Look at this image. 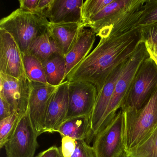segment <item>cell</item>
<instances>
[{"instance_id": "obj_1", "label": "cell", "mask_w": 157, "mask_h": 157, "mask_svg": "<svg viewBox=\"0 0 157 157\" xmlns=\"http://www.w3.org/2000/svg\"><path fill=\"white\" fill-rule=\"evenodd\" d=\"M141 43L139 28L124 33L100 38L96 48L70 71L67 80L90 82L99 92L111 73L129 59Z\"/></svg>"}, {"instance_id": "obj_2", "label": "cell", "mask_w": 157, "mask_h": 157, "mask_svg": "<svg viewBox=\"0 0 157 157\" xmlns=\"http://www.w3.org/2000/svg\"><path fill=\"white\" fill-rule=\"evenodd\" d=\"M146 0H113L91 18L90 29L100 38L136 28Z\"/></svg>"}, {"instance_id": "obj_3", "label": "cell", "mask_w": 157, "mask_h": 157, "mask_svg": "<svg viewBox=\"0 0 157 157\" xmlns=\"http://www.w3.org/2000/svg\"><path fill=\"white\" fill-rule=\"evenodd\" d=\"M50 24L44 14L20 8L1 20L0 29L10 34L25 54L33 41L46 32Z\"/></svg>"}, {"instance_id": "obj_4", "label": "cell", "mask_w": 157, "mask_h": 157, "mask_svg": "<svg viewBox=\"0 0 157 157\" xmlns=\"http://www.w3.org/2000/svg\"><path fill=\"white\" fill-rule=\"evenodd\" d=\"M124 113L125 151L140 144L157 127V88L141 108Z\"/></svg>"}, {"instance_id": "obj_5", "label": "cell", "mask_w": 157, "mask_h": 157, "mask_svg": "<svg viewBox=\"0 0 157 157\" xmlns=\"http://www.w3.org/2000/svg\"><path fill=\"white\" fill-rule=\"evenodd\" d=\"M125 136V113L121 108L94 138L95 157H119L124 151Z\"/></svg>"}, {"instance_id": "obj_6", "label": "cell", "mask_w": 157, "mask_h": 157, "mask_svg": "<svg viewBox=\"0 0 157 157\" xmlns=\"http://www.w3.org/2000/svg\"><path fill=\"white\" fill-rule=\"evenodd\" d=\"M157 88V63L150 56L140 67L121 109L124 112L141 108Z\"/></svg>"}, {"instance_id": "obj_7", "label": "cell", "mask_w": 157, "mask_h": 157, "mask_svg": "<svg viewBox=\"0 0 157 157\" xmlns=\"http://www.w3.org/2000/svg\"><path fill=\"white\" fill-rule=\"evenodd\" d=\"M149 56V54L146 46L141 42L135 53L126 62L124 70L117 82L111 101L102 121L101 128L121 109L140 67Z\"/></svg>"}, {"instance_id": "obj_8", "label": "cell", "mask_w": 157, "mask_h": 157, "mask_svg": "<svg viewBox=\"0 0 157 157\" xmlns=\"http://www.w3.org/2000/svg\"><path fill=\"white\" fill-rule=\"evenodd\" d=\"M38 136L27 110L20 117L13 134L4 146L7 157H34Z\"/></svg>"}, {"instance_id": "obj_9", "label": "cell", "mask_w": 157, "mask_h": 157, "mask_svg": "<svg viewBox=\"0 0 157 157\" xmlns=\"http://www.w3.org/2000/svg\"><path fill=\"white\" fill-rule=\"evenodd\" d=\"M31 91V80L26 74L17 79L0 72V96L20 116L27 112Z\"/></svg>"}, {"instance_id": "obj_10", "label": "cell", "mask_w": 157, "mask_h": 157, "mask_svg": "<svg viewBox=\"0 0 157 157\" xmlns=\"http://www.w3.org/2000/svg\"><path fill=\"white\" fill-rule=\"evenodd\" d=\"M58 86L31 81L28 111L32 125L38 136L45 133V121L48 105Z\"/></svg>"}, {"instance_id": "obj_11", "label": "cell", "mask_w": 157, "mask_h": 157, "mask_svg": "<svg viewBox=\"0 0 157 157\" xmlns=\"http://www.w3.org/2000/svg\"><path fill=\"white\" fill-rule=\"evenodd\" d=\"M69 108L66 119L78 117H91L97 96L96 87L88 82H69Z\"/></svg>"}, {"instance_id": "obj_12", "label": "cell", "mask_w": 157, "mask_h": 157, "mask_svg": "<svg viewBox=\"0 0 157 157\" xmlns=\"http://www.w3.org/2000/svg\"><path fill=\"white\" fill-rule=\"evenodd\" d=\"M0 72L19 78L25 73L23 54L8 32L0 29Z\"/></svg>"}, {"instance_id": "obj_13", "label": "cell", "mask_w": 157, "mask_h": 157, "mask_svg": "<svg viewBox=\"0 0 157 157\" xmlns=\"http://www.w3.org/2000/svg\"><path fill=\"white\" fill-rule=\"evenodd\" d=\"M125 62L117 67L108 77L101 90L97 93V98L90 117V136L88 141L94 138L101 128L102 121L107 111L118 78L122 74Z\"/></svg>"}, {"instance_id": "obj_14", "label": "cell", "mask_w": 157, "mask_h": 157, "mask_svg": "<svg viewBox=\"0 0 157 157\" xmlns=\"http://www.w3.org/2000/svg\"><path fill=\"white\" fill-rule=\"evenodd\" d=\"M68 84L66 80L60 84L50 100L46 118L45 133H54L66 119L69 108Z\"/></svg>"}, {"instance_id": "obj_15", "label": "cell", "mask_w": 157, "mask_h": 157, "mask_svg": "<svg viewBox=\"0 0 157 157\" xmlns=\"http://www.w3.org/2000/svg\"><path fill=\"white\" fill-rule=\"evenodd\" d=\"M82 0H53L45 15L52 24L82 23Z\"/></svg>"}, {"instance_id": "obj_16", "label": "cell", "mask_w": 157, "mask_h": 157, "mask_svg": "<svg viewBox=\"0 0 157 157\" xmlns=\"http://www.w3.org/2000/svg\"><path fill=\"white\" fill-rule=\"evenodd\" d=\"M48 29L65 56L71 50L84 27L82 23L50 24Z\"/></svg>"}, {"instance_id": "obj_17", "label": "cell", "mask_w": 157, "mask_h": 157, "mask_svg": "<svg viewBox=\"0 0 157 157\" xmlns=\"http://www.w3.org/2000/svg\"><path fill=\"white\" fill-rule=\"evenodd\" d=\"M91 29H83L71 50L65 56L66 77L70 71L90 54L96 39Z\"/></svg>"}, {"instance_id": "obj_18", "label": "cell", "mask_w": 157, "mask_h": 157, "mask_svg": "<svg viewBox=\"0 0 157 157\" xmlns=\"http://www.w3.org/2000/svg\"><path fill=\"white\" fill-rule=\"evenodd\" d=\"M62 137L68 136L76 140H88L90 136V117H78L65 120L56 129Z\"/></svg>"}, {"instance_id": "obj_19", "label": "cell", "mask_w": 157, "mask_h": 157, "mask_svg": "<svg viewBox=\"0 0 157 157\" xmlns=\"http://www.w3.org/2000/svg\"><path fill=\"white\" fill-rule=\"evenodd\" d=\"M28 53L35 56L42 63L55 54H62L48 28L33 41Z\"/></svg>"}, {"instance_id": "obj_20", "label": "cell", "mask_w": 157, "mask_h": 157, "mask_svg": "<svg viewBox=\"0 0 157 157\" xmlns=\"http://www.w3.org/2000/svg\"><path fill=\"white\" fill-rule=\"evenodd\" d=\"M48 84L58 86L66 79V64L65 56L55 54L43 62Z\"/></svg>"}, {"instance_id": "obj_21", "label": "cell", "mask_w": 157, "mask_h": 157, "mask_svg": "<svg viewBox=\"0 0 157 157\" xmlns=\"http://www.w3.org/2000/svg\"><path fill=\"white\" fill-rule=\"evenodd\" d=\"M124 151L128 157H157V127L140 144Z\"/></svg>"}, {"instance_id": "obj_22", "label": "cell", "mask_w": 157, "mask_h": 157, "mask_svg": "<svg viewBox=\"0 0 157 157\" xmlns=\"http://www.w3.org/2000/svg\"><path fill=\"white\" fill-rule=\"evenodd\" d=\"M25 73L32 81L48 84L43 63L29 53L23 54Z\"/></svg>"}, {"instance_id": "obj_23", "label": "cell", "mask_w": 157, "mask_h": 157, "mask_svg": "<svg viewBox=\"0 0 157 157\" xmlns=\"http://www.w3.org/2000/svg\"><path fill=\"white\" fill-rule=\"evenodd\" d=\"M113 1V0L85 1L81 9L82 24L83 27L92 18Z\"/></svg>"}, {"instance_id": "obj_24", "label": "cell", "mask_w": 157, "mask_h": 157, "mask_svg": "<svg viewBox=\"0 0 157 157\" xmlns=\"http://www.w3.org/2000/svg\"><path fill=\"white\" fill-rule=\"evenodd\" d=\"M20 116L17 112L0 120V147L2 148L13 134Z\"/></svg>"}, {"instance_id": "obj_25", "label": "cell", "mask_w": 157, "mask_h": 157, "mask_svg": "<svg viewBox=\"0 0 157 157\" xmlns=\"http://www.w3.org/2000/svg\"><path fill=\"white\" fill-rule=\"evenodd\" d=\"M139 28L141 33V42L149 54L157 56V22Z\"/></svg>"}, {"instance_id": "obj_26", "label": "cell", "mask_w": 157, "mask_h": 157, "mask_svg": "<svg viewBox=\"0 0 157 157\" xmlns=\"http://www.w3.org/2000/svg\"><path fill=\"white\" fill-rule=\"evenodd\" d=\"M157 22V0H146L137 28Z\"/></svg>"}, {"instance_id": "obj_27", "label": "cell", "mask_w": 157, "mask_h": 157, "mask_svg": "<svg viewBox=\"0 0 157 157\" xmlns=\"http://www.w3.org/2000/svg\"><path fill=\"white\" fill-rule=\"evenodd\" d=\"M77 140L68 136L62 137L59 148L62 157H71L76 150Z\"/></svg>"}, {"instance_id": "obj_28", "label": "cell", "mask_w": 157, "mask_h": 157, "mask_svg": "<svg viewBox=\"0 0 157 157\" xmlns=\"http://www.w3.org/2000/svg\"><path fill=\"white\" fill-rule=\"evenodd\" d=\"M71 157H95L92 147L85 140H77V147Z\"/></svg>"}, {"instance_id": "obj_29", "label": "cell", "mask_w": 157, "mask_h": 157, "mask_svg": "<svg viewBox=\"0 0 157 157\" xmlns=\"http://www.w3.org/2000/svg\"><path fill=\"white\" fill-rule=\"evenodd\" d=\"M14 112L8 102L0 96V120L11 115Z\"/></svg>"}, {"instance_id": "obj_30", "label": "cell", "mask_w": 157, "mask_h": 157, "mask_svg": "<svg viewBox=\"0 0 157 157\" xmlns=\"http://www.w3.org/2000/svg\"><path fill=\"white\" fill-rule=\"evenodd\" d=\"M39 0H20V8L30 11L36 12Z\"/></svg>"}, {"instance_id": "obj_31", "label": "cell", "mask_w": 157, "mask_h": 157, "mask_svg": "<svg viewBox=\"0 0 157 157\" xmlns=\"http://www.w3.org/2000/svg\"><path fill=\"white\" fill-rule=\"evenodd\" d=\"M35 157H62L59 149L56 146H53L41 151Z\"/></svg>"}, {"instance_id": "obj_32", "label": "cell", "mask_w": 157, "mask_h": 157, "mask_svg": "<svg viewBox=\"0 0 157 157\" xmlns=\"http://www.w3.org/2000/svg\"><path fill=\"white\" fill-rule=\"evenodd\" d=\"M53 1V0H39L36 12L45 15Z\"/></svg>"}, {"instance_id": "obj_33", "label": "cell", "mask_w": 157, "mask_h": 157, "mask_svg": "<svg viewBox=\"0 0 157 157\" xmlns=\"http://www.w3.org/2000/svg\"><path fill=\"white\" fill-rule=\"evenodd\" d=\"M150 56L156 61V63H157V56H153V55H150Z\"/></svg>"}, {"instance_id": "obj_34", "label": "cell", "mask_w": 157, "mask_h": 157, "mask_svg": "<svg viewBox=\"0 0 157 157\" xmlns=\"http://www.w3.org/2000/svg\"><path fill=\"white\" fill-rule=\"evenodd\" d=\"M119 157H128L127 156L125 152V151H124Z\"/></svg>"}]
</instances>
